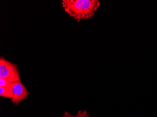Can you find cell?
<instances>
[{"mask_svg":"<svg viewBox=\"0 0 157 117\" xmlns=\"http://www.w3.org/2000/svg\"><path fill=\"white\" fill-rule=\"evenodd\" d=\"M66 13L77 21L91 19L100 5L98 0H63Z\"/></svg>","mask_w":157,"mask_h":117,"instance_id":"1","label":"cell"},{"mask_svg":"<svg viewBox=\"0 0 157 117\" xmlns=\"http://www.w3.org/2000/svg\"><path fill=\"white\" fill-rule=\"evenodd\" d=\"M0 78L9 80L10 82H21L18 66L4 57L0 58Z\"/></svg>","mask_w":157,"mask_h":117,"instance_id":"2","label":"cell"},{"mask_svg":"<svg viewBox=\"0 0 157 117\" xmlns=\"http://www.w3.org/2000/svg\"><path fill=\"white\" fill-rule=\"evenodd\" d=\"M12 91L13 97L10 99V101L16 106H17L20 103L25 100L30 94L26 87L21 82L12 83Z\"/></svg>","mask_w":157,"mask_h":117,"instance_id":"3","label":"cell"},{"mask_svg":"<svg viewBox=\"0 0 157 117\" xmlns=\"http://www.w3.org/2000/svg\"><path fill=\"white\" fill-rule=\"evenodd\" d=\"M0 97L11 99L13 97L12 87L10 88L0 87Z\"/></svg>","mask_w":157,"mask_h":117,"instance_id":"4","label":"cell"},{"mask_svg":"<svg viewBox=\"0 0 157 117\" xmlns=\"http://www.w3.org/2000/svg\"><path fill=\"white\" fill-rule=\"evenodd\" d=\"M0 87L10 88L12 87V83L7 79L0 78Z\"/></svg>","mask_w":157,"mask_h":117,"instance_id":"5","label":"cell"},{"mask_svg":"<svg viewBox=\"0 0 157 117\" xmlns=\"http://www.w3.org/2000/svg\"><path fill=\"white\" fill-rule=\"evenodd\" d=\"M77 115L78 117H90V114L86 110L78 111Z\"/></svg>","mask_w":157,"mask_h":117,"instance_id":"6","label":"cell"},{"mask_svg":"<svg viewBox=\"0 0 157 117\" xmlns=\"http://www.w3.org/2000/svg\"><path fill=\"white\" fill-rule=\"evenodd\" d=\"M60 117H78L77 115H74L67 112H63V115Z\"/></svg>","mask_w":157,"mask_h":117,"instance_id":"7","label":"cell"}]
</instances>
